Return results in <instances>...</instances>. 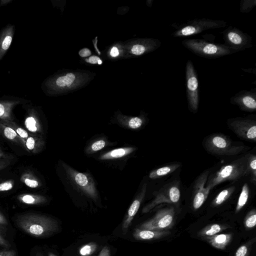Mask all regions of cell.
Wrapping results in <instances>:
<instances>
[{
	"instance_id": "cell-1",
	"label": "cell",
	"mask_w": 256,
	"mask_h": 256,
	"mask_svg": "<svg viewBox=\"0 0 256 256\" xmlns=\"http://www.w3.org/2000/svg\"><path fill=\"white\" fill-rule=\"evenodd\" d=\"M15 225L22 231L29 236L46 238L58 233L60 224L55 218L48 215L28 212L20 214L14 216Z\"/></svg>"
},
{
	"instance_id": "cell-2",
	"label": "cell",
	"mask_w": 256,
	"mask_h": 256,
	"mask_svg": "<svg viewBox=\"0 0 256 256\" xmlns=\"http://www.w3.org/2000/svg\"><path fill=\"white\" fill-rule=\"evenodd\" d=\"M182 44L194 54L208 58H218L236 52L224 44L210 42L200 38L184 40Z\"/></svg>"
},
{
	"instance_id": "cell-3",
	"label": "cell",
	"mask_w": 256,
	"mask_h": 256,
	"mask_svg": "<svg viewBox=\"0 0 256 256\" xmlns=\"http://www.w3.org/2000/svg\"><path fill=\"white\" fill-rule=\"evenodd\" d=\"M226 25V22L222 20L197 18L182 24L172 33V35L176 38L194 36L205 30L222 28Z\"/></svg>"
},
{
	"instance_id": "cell-4",
	"label": "cell",
	"mask_w": 256,
	"mask_h": 256,
	"mask_svg": "<svg viewBox=\"0 0 256 256\" xmlns=\"http://www.w3.org/2000/svg\"><path fill=\"white\" fill-rule=\"evenodd\" d=\"M63 167L68 178L82 192L94 200H98V192L89 174L79 172L66 164H63Z\"/></svg>"
},
{
	"instance_id": "cell-5",
	"label": "cell",
	"mask_w": 256,
	"mask_h": 256,
	"mask_svg": "<svg viewBox=\"0 0 256 256\" xmlns=\"http://www.w3.org/2000/svg\"><path fill=\"white\" fill-rule=\"evenodd\" d=\"M186 93L188 106L196 112L199 104V86L196 71L192 62L188 60L186 65Z\"/></svg>"
},
{
	"instance_id": "cell-6",
	"label": "cell",
	"mask_w": 256,
	"mask_h": 256,
	"mask_svg": "<svg viewBox=\"0 0 256 256\" xmlns=\"http://www.w3.org/2000/svg\"><path fill=\"white\" fill-rule=\"evenodd\" d=\"M174 210L173 208L158 210L150 220L142 222L138 228L151 230H166L174 224Z\"/></svg>"
},
{
	"instance_id": "cell-7",
	"label": "cell",
	"mask_w": 256,
	"mask_h": 256,
	"mask_svg": "<svg viewBox=\"0 0 256 256\" xmlns=\"http://www.w3.org/2000/svg\"><path fill=\"white\" fill-rule=\"evenodd\" d=\"M226 46L236 52L252 47V38L236 28L229 26L222 32Z\"/></svg>"
},
{
	"instance_id": "cell-8",
	"label": "cell",
	"mask_w": 256,
	"mask_h": 256,
	"mask_svg": "<svg viewBox=\"0 0 256 256\" xmlns=\"http://www.w3.org/2000/svg\"><path fill=\"white\" fill-rule=\"evenodd\" d=\"M242 171V169L236 164L226 165L222 167L210 180L206 187L210 189L224 181L238 178L240 176Z\"/></svg>"
},
{
	"instance_id": "cell-9",
	"label": "cell",
	"mask_w": 256,
	"mask_h": 256,
	"mask_svg": "<svg viewBox=\"0 0 256 256\" xmlns=\"http://www.w3.org/2000/svg\"><path fill=\"white\" fill-rule=\"evenodd\" d=\"M230 102L238 105L242 109L254 111L256 109V90H242L230 98Z\"/></svg>"
},
{
	"instance_id": "cell-10",
	"label": "cell",
	"mask_w": 256,
	"mask_h": 256,
	"mask_svg": "<svg viewBox=\"0 0 256 256\" xmlns=\"http://www.w3.org/2000/svg\"><path fill=\"white\" fill-rule=\"evenodd\" d=\"M146 188V184H144L143 186L141 192L136 196L128 210L122 225V230L123 234H126L127 233L134 217L139 210L142 202L145 195Z\"/></svg>"
},
{
	"instance_id": "cell-11",
	"label": "cell",
	"mask_w": 256,
	"mask_h": 256,
	"mask_svg": "<svg viewBox=\"0 0 256 256\" xmlns=\"http://www.w3.org/2000/svg\"><path fill=\"white\" fill-rule=\"evenodd\" d=\"M180 198V192L178 188L176 186L171 187L164 194H158L153 201L143 208L142 212H148L156 206L162 202L176 203L178 202Z\"/></svg>"
},
{
	"instance_id": "cell-12",
	"label": "cell",
	"mask_w": 256,
	"mask_h": 256,
	"mask_svg": "<svg viewBox=\"0 0 256 256\" xmlns=\"http://www.w3.org/2000/svg\"><path fill=\"white\" fill-rule=\"evenodd\" d=\"M171 234L166 230H151L136 228L132 232V236L137 240H150L162 238Z\"/></svg>"
},
{
	"instance_id": "cell-13",
	"label": "cell",
	"mask_w": 256,
	"mask_h": 256,
	"mask_svg": "<svg viewBox=\"0 0 256 256\" xmlns=\"http://www.w3.org/2000/svg\"><path fill=\"white\" fill-rule=\"evenodd\" d=\"M206 176L207 174L202 176L198 182L197 189L193 200V207L194 210H198L202 205L207 198L210 190L208 187L204 188Z\"/></svg>"
},
{
	"instance_id": "cell-14",
	"label": "cell",
	"mask_w": 256,
	"mask_h": 256,
	"mask_svg": "<svg viewBox=\"0 0 256 256\" xmlns=\"http://www.w3.org/2000/svg\"><path fill=\"white\" fill-rule=\"evenodd\" d=\"M233 234H220L206 238L204 240L214 248L224 250L231 242Z\"/></svg>"
},
{
	"instance_id": "cell-15",
	"label": "cell",
	"mask_w": 256,
	"mask_h": 256,
	"mask_svg": "<svg viewBox=\"0 0 256 256\" xmlns=\"http://www.w3.org/2000/svg\"><path fill=\"white\" fill-rule=\"evenodd\" d=\"M236 128L238 133L243 137L250 140H255L256 138V126L248 120L236 121Z\"/></svg>"
},
{
	"instance_id": "cell-16",
	"label": "cell",
	"mask_w": 256,
	"mask_h": 256,
	"mask_svg": "<svg viewBox=\"0 0 256 256\" xmlns=\"http://www.w3.org/2000/svg\"><path fill=\"white\" fill-rule=\"evenodd\" d=\"M0 133L8 140L15 142L19 146H22L26 149L25 140L20 138L13 128L6 125L0 121Z\"/></svg>"
},
{
	"instance_id": "cell-17",
	"label": "cell",
	"mask_w": 256,
	"mask_h": 256,
	"mask_svg": "<svg viewBox=\"0 0 256 256\" xmlns=\"http://www.w3.org/2000/svg\"><path fill=\"white\" fill-rule=\"evenodd\" d=\"M135 148L133 147L120 148L112 150L100 155L98 159L101 160H113L127 156L132 153Z\"/></svg>"
},
{
	"instance_id": "cell-18",
	"label": "cell",
	"mask_w": 256,
	"mask_h": 256,
	"mask_svg": "<svg viewBox=\"0 0 256 256\" xmlns=\"http://www.w3.org/2000/svg\"><path fill=\"white\" fill-rule=\"evenodd\" d=\"M230 227L227 224H214L208 225L198 232V236L202 239L207 237L213 236L219 232H222Z\"/></svg>"
},
{
	"instance_id": "cell-19",
	"label": "cell",
	"mask_w": 256,
	"mask_h": 256,
	"mask_svg": "<svg viewBox=\"0 0 256 256\" xmlns=\"http://www.w3.org/2000/svg\"><path fill=\"white\" fill-rule=\"evenodd\" d=\"M18 200L22 204L31 206L42 205L48 201L43 196L30 194H20L18 196Z\"/></svg>"
},
{
	"instance_id": "cell-20",
	"label": "cell",
	"mask_w": 256,
	"mask_h": 256,
	"mask_svg": "<svg viewBox=\"0 0 256 256\" xmlns=\"http://www.w3.org/2000/svg\"><path fill=\"white\" fill-rule=\"evenodd\" d=\"M26 149L29 152L36 154L40 152L44 144V140L36 136H30L25 140Z\"/></svg>"
},
{
	"instance_id": "cell-21",
	"label": "cell",
	"mask_w": 256,
	"mask_h": 256,
	"mask_svg": "<svg viewBox=\"0 0 256 256\" xmlns=\"http://www.w3.org/2000/svg\"><path fill=\"white\" fill-rule=\"evenodd\" d=\"M210 144L212 150L219 152L224 150L229 146V142L226 138L220 136H215L210 140Z\"/></svg>"
},
{
	"instance_id": "cell-22",
	"label": "cell",
	"mask_w": 256,
	"mask_h": 256,
	"mask_svg": "<svg viewBox=\"0 0 256 256\" xmlns=\"http://www.w3.org/2000/svg\"><path fill=\"white\" fill-rule=\"evenodd\" d=\"M178 166V164L166 166L152 171L149 175L150 178H157L174 172Z\"/></svg>"
},
{
	"instance_id": "cell-23",
	"label": "cell",
	"mask_w": 256,
	"mask_h": 256,
	"mask_svg": "<svg viewBox=\"0 0 256 256\" xmlns=\"http://www.w3.org/2000/svg\"><path fill=\"white\" fill-rule=\"evenodd\" d=\"M24 125L26 129L34 134L40 133L42 128L37 120L33 116H28L24 121Z\"/></svg>"
},
{
	"instance_id": "cell-24",
	"label": "cell",
	"mask_w": 256,
	"mask_h": 256,
	"mask_svg": "<svg viewBox=\"0 0 256 256\" xmlns=\"http://www.w3.org/2000/svg\"><path fill=\"white\" fill-rule=\"evenodd\" d=\"M249 195V190L247 184L242 186L236 208V213L238 212L246 204Z\"/></svg>"
},
{
	"instance_id": "cell-25",
	"label": "cell",
	"mask_w": 256,
	"mask_h": 256,
	"mask_svg": "<svg viewBox=\"0 0 256 256\" xmlns=\"http://www.w3.org/2000/svg\"><path fill=\"white\" fill-rule=\"evenodd\" d=\"M256 240L254 237L241 245L236 250L234 256H250L252 246Z\"/></svg>"
},
{
	"instance_id": "cell-26",
	"label": "cell",
	"mask_w": 256,
	"mask_h": 256,
	"mask_svg": "<svg viewBox=\"0 0 256 256\" xmlns=\"http://www.w3.org/2000/svg\"><path fill=\"white\" fill-rule=\"evenodd\" d=\"M120 122L122 126L132 129L140 128L143 123L142 120L139 117H132L126 121L120 120Z\"/></svg>"
},
{
	"instance_id": "cell-27",
	"label": "cell",
	"mask_w": 256,
	"mask_h": 256,
	"mask_svg": "<svg viewBox=\"0 0 256 256\" xmlns=\"http://www.w3.org/2000/svg\"><path fill=\"white\" fill-rule=\"evenodd\" d=\"M244 225L246 230L254 228L256 225V211L255 209L252 210L248 213L244 220Z\"/></svg>"
},
{
	"instance_id": "cell-28",
	"label": "cell",
	"mask_w": 256,
	"mask_h": 256,
	"mask_svg": "<svg viewBox=\"0 0 256 256\" xmlns=\"http://www.w3.org/2000/svg\"><path fill=\"white\" fill-rule=\"evenodd\" d=\"M98 245L94 242H90L83 245L79 250L81 256H90L96 250Z\"/></svg>"
},
{
	"instance_id": "cell-29",
	"label": "cell",
	"mask_w": 256,
	"mask_h": 256,
	"mask_svg": "<svg viewBox=\"0 0 256 256\" xmlns=\"http://www.w3.org/2000/svg\"><path fill=\"white\" fill-rule=\"evenodd\" d=\"M20 180L27 186L30 188H36L40 186L38 180L29 174H23L20 178Z\"/></svg>"
},
{
	"instance_id": "cell-30",
	"label": "cell",
	"mask_w": 256,
	"mask_h": 256,
	"mask_svg": "<svg viewBox=\"0 0 256 256\" xmlns=\"http://www.w3.org/2000/svg\"><path fill=\"white\" fill-rule=\"evenodd\" d=\"M232 191L230 188L222 190L214 198L212 202V205L214 206H216L222 204L228 198L232 193Z\"/></svg>"
},
{
	"instance_id": "cell-31",
	"label": "cell",
	"mask_w": 256,
	"mask_h": 256,
	"mask_svg": "<svg viewBox=\"0 0 256 256\" xmlns=\"http://www.w3.org/2000/svg\"><path fill=\"white\" fill-rule=\"evenodd\" d=\"M75 79V76L72 73H68L64 76L59 77L56 81V84L60 86H69Z\"/></svg>"
},
{
	"instance_id": "cell-32",
	"label": "cell",
	"mask_w": 256,
	"mask_h": 256,
	"mask_svg": "<svg viewBox=\"0 0 256 256\" xmlns=\"http://www.w3.org/2000/svg\"><path fill=\"white\" fill-rule=\"evenodd\" d=\"M2 122L13 128L22 139L26 140L30 136L29 134L25 130L18 126L14 122Z\"/></svg>"
},
{
	"instance_id": "cell-33",
	"label": "cell",
	"mask_w": 256,
	"mask_h": 256,
	"mask_svg": "<svg viewBox=\"0 0 256 256\" xmlns=\"http://www.w3.org/2000/svg\"><path fill=\"white\" fill-rule=\"evenodd\" d=\"M106 144L104 139H100L92 142L86 149L87 153H94L103 148Z\"/></svg>"
},
{
	"instance_id": "cell-34",
	"label": "cell",
	"mask_w": 256,
	"mask_h": 256,
	"mask_svg": "<svg viewBox=\"0 0 256 256\" xmlns=\"http://www.w3.org/2000/svg\"><path fill=\"white\" fill-rule=\"evenodd\" d=\"M256 6V0H242L240 4V10L242 12H248Z\"/></svg>"
},
{
	"instance_id": "cell-35",
	"label": "cell",
	"mask_w": 256,
	"mask_h": 256,
	"mask_svg": "<svg viewBox=\"0 0 256 256\" xmlns=\"http://www.w3.org/2000/svg\"><path fill=\"white\" fill-rule=\"evenodd\" d=\"M147 47L143 44H136L132 48V52L136 55H141L146 52Z\"/></svg>"
},
{
	"instance_id": "cell-36",
	"label": "cell",
	"mask_w": 256,
	"mask_h": 256,
	"mask_svg": "<svg viewBox=\"0 0 256 256\" xmlns=\"http://www.w3.org/2000/svg\"><path fill=\"white\" fill-rule=\"evenodd\" d=\"M14 182L12 180H7L0 184V192L8 191L14 187Z\"/></svg>"
},
{
	"instance_id": "cell-37",
	"label": "cell",
	"mask_w": 256,
	"mask_h": 256,
	"mask_svg": "<svg viewBox=\"0 0 256 256\" xmlns=\"http://www.w3.org/2000/svg\"><path fill=\"white\" fill-rule=\"evenodd\" d=\"M12 163V160L0 159V171L8 166Z\"/></svg>"
},
{
	"instance_id": "cell-38",
	"label": "cell",
	"mask_w": 256,
	"mask_h": 256,
	"mask_svg": "<svg viewBox=\"0 0 256 256\" xmlns=\"http://www.w3.org/2000/svg\"><path fill=\"white\" fill-rule=\"evenodd\" d=\"M12 38L10 36H6L2 44V48L4 50H6L8 48L11 42Z\"/></svg>"
},
{
	"instance_id": "cell-39",
	"label": "cell",
	"mask_w": 256,
	"mask_h": 256,
	"mask_svg": "<svg viewBox=\"0 0 256 256\" xmlns=\"http://www.w3.org/2000/svg\"><path fill=\"white\" fill-rule=\"evenodd\" d=\"M98 256H111V250L108 246H104Z\"/></svg>"
},
{
	"instance_id": "cell-40",
	"label": "cell",
	"mask_w": 256,
	"mask_h": 256,
	"mask_svg": "<svg viewBox=\"0 0 256 256\" xmlns=\"http://www.w3.org/2000/svg\"><path fill=\"white\" fill-rule=\"evenodd\" d=\"M0 246L6 248H8L10 247V244L7 240L0 232Z\"/></svg>"
},
{
	"instance_id": "cell-41",
	"label": "cell",
	"mask_w": 256,
	"mask_h": 256,
	"mask_svg": "<svg viewBox=\"0 0 256 256\" xmlns=\"http://www.w3.org/2000/svg\"><path fill=\"white\" fill-rule=\"evenodd\" d=\"M86 61L92 64H102V61L100 58L95 56H90L88 60H86Z\"/></svg>"
},
{
	"instance_id": "cell-42",
	"label": "cell",
	"mask_w": 256,
	"mask_h": 256,
	"mask_svg": "<svg viewBox=\"0 0 256 256\" xmlns=\"http://www.w3.org/2000/svg\"><path fill=\"white\" fill-rule=\"evenodd\" d=\"M16 252L14 250H8L0 252V256H16Z\"/></svg>"
},
{
	"instance_id": "cell-43",
	"label": "cell",
	"mask_w": 256,
	"mask_h": 256,
	"mask_svg": "<svg viewBox=\"0 0 256 256\" xmlns=\"http://www.w3.org/2000/svg\"><path fill=\"white\" fill-rule=\"evenodd\" d=\"M79 54L82 57H86L91 54V52L87 48L82 49L79 52Z\"/></svg>"
},
{
	"instance_id": "cell-44",
	"label": "cell",
	"mask_w": 256,
	"mask_h": 256,
	"mask_svg": "<svg viewBox=\"0 0 256 256\" xmlns=\"http://www.w3.org/2000/svg\"><path fill=\"white\" fill-rule=\"evenodd\" d=\"M8 224V221L6 216L0 212V225L1 226H7Z\"/></svg>"
},
{
	"instance_id": "cell-45",
	"label": "cell",
	"mask_w": 256,
	"mask_h": 256,
	"mask_svg": "<svg viewBox=\"0 0 256 256\" xmlns=\"http://www.w3.org/2000/svg\"><path fill=\"white\" fill-rule=\"evenodd\" d=\"M12 156L6 153L0 148V159H10L12 160Z\"/></svg>"
},
{
	"instance_id": "cell-46",
	"label": "cell",
	"mask_w": 256,
	"mask_h": 256,
	"mask_svg": "<svg viewBox=\"0 0 256 256\" xmlns=\"http://www.w3.org/2000/svg\"><path fill=\"white\" fill-rule=\"evenodd\" d=\"M250 166L252 170L254 172V173L256 174V158L254 157L250 161Z\"/></svg>"
},
{
	"instance_id": "cell-47",
	"label": "cell",
	"mask_w": 256,
	"mask_h": 256,
	"mask_svg": "<svg viewBox=\"0 0 256 256\" xmlns=\"http://www.w3.org/2000/svg\"><path fill=\"white\" fill-rule=\"evenodd\" d=\"M119 54L118 50L116 47H114L110 50V55L113 57L118 56Z\"/></svg>"
},
{
	"instance_id": "cell-48",
	"label": "cell",
	"mask_w": 256,
	"mask_h": 256,
	"mask_svg": "<svg viewBox=\"0 0 256 256\" xmlns=\"http://www.w3.org/2000/svg\"><path fill=\"white\" fill-rule=\"evenodd\" d=\"M33 256H44L42 252H41L37 251L34 252Z\"/></svg>"
},
{
	"instance_id": "cell-49",
	"label": "cell",
	"mask_w": 256,
	"mask_h": 256,
	"mask_svg": "<svg viewBox=\"0 0 256 256\" xmlns=\"http://www.w3.org/2000/svg\"><path fill=\"white\" fill-rule=\"evenodd\" d=\"M48 256H57L52 252H48Z\"/></svg>"
}]
</instances>
